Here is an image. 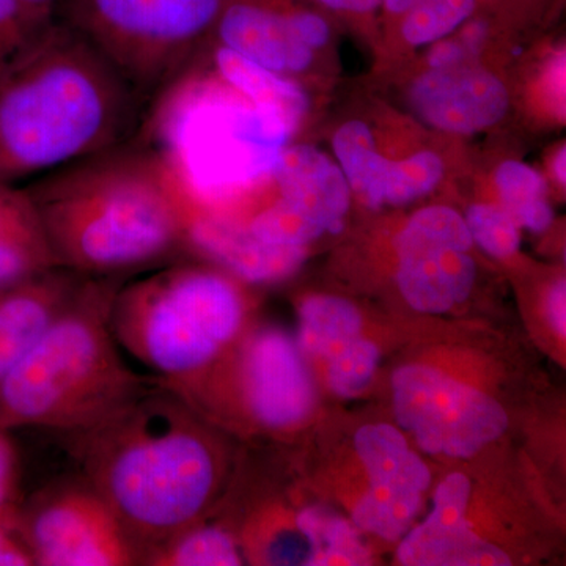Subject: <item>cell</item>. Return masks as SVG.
Returning <instances> with one entry per match:
<instances>
[{
  "mask_svg": "<svg viewBox=\"0 0 566 566\" xmlns=\"http://www.w3.org/2000/svg\"><path fill=\"white\" fill-rule=\"evenodd\" d=\"M55 262L84 277H126L180 255L197 197L166 153L125 140L25 186Z\"/></svg>",
  "mask_w": 566,
  "mask_h": 566,
  "instance_id": "1",
  "label": "cell"
},
{
  "mask_svg": "<svg viewBox=\"0 0 566 566\" xmlns=\"http://www.w3.org/2000/svg\"><path fill=\"white\" fill-rule=\"evenodd\" d=\"M66 436L80 475L122 521L142 556L210 512L222 450L210 424L153 381L120 408Z\"/></svg>",
  "mask_w": 566,
  "mask_h": 566,
  "instance_id": "2",
  "label": "cell"
},
{
  "mask_svg": "<svg viewBox=\"0 0 566 566\" xmlns=\"http://www.w3.org/2000/svg\"><path fill=\"white\" fill-rule=\"evenodd\" d=\"M142 98L54 17L0 73V180L39 178L128 140Z\"/></svg>",
  "mask_w": 566,
  "mask_h": 566,
  "instance_id": "3",
  "label": "cell"
},
{
  "mask_svg": "<svg viewBox=\"0 0 566 566\" xmlns=\"http://www.w3.org/2000/svg\"><path fill=\"white\" fill-rule=\"evenodd\" d=\"M125 277H84L31 352L0 382V427L70 434L91 428L155 378L136 374L111 327Z\"/></svg>",
  "mask_w": 566,
  "mask_h": 566,
  "instance_id": "4",
  "label": "cell"
},
{
  "mask_svg": "<svg viewBox=\"0 0 566 566\" xmlns=\"http://www.w3.org/2000/svg\"><path fill=\"white\" fill-rule=\"evenodd\" d=\"M234 279L181 262L123 283L112 304V334L159 385L181 389L244 334L249 303Z\"/></svg>",
  "mask_w": 566,
  "mask_h": 566,
  "instance_id": "5",
  "label": "cell"
},
{
  "mask_svg": "<svg viewBox=\"0 0 566 566\" xmlns=\"http://www.w3.org/2000/svg\"><path fill=\"white\" fill-rule=\"evenodd\" d=\"M226 0H57L55 20L88 41L142 96L181 80Z\"/></svg>",
  "mask_w": 566,
  "mask_h": 566,
  "instance_id": "6",
  "label": "cell"
},
{
  "mask_svg": "<svg viewBox=\"0 0 566 566\" xmlns=\"http://www.w3.org/2000/svg\"><path fill=\"white\" fill-rule=\"evenodd\" d=\"M234 345L238 349L232 357L227 352L202 376L174 392L199 415L232 400L248 423L271 433L292 430L307 420L316 392L296 342L266 327L241 335Z\"/></svg>",
  "mask_w": 566,
  "mask_h": 566,
  "instance_id": "7",
  "label": "cell"
},
{
  "mask_svg": "<svg viewBox=\"0 0 566 566\" xmlns=\"http://www.w3.org/2000/svg\"><path fill=\"white\" fill-rule=\"evenodd\" d=\"M18 526L35 566L140 565L122 521L81 475L22 499Z\"/></svg>",
  "mask_w": 566,
  "mask_h": 566,
  "instance_id": "8",
  "label": "cell"
},
{
  "mask_svg": "<svg viewBox=\"0 0 566 566\" xmlns=\"http://www.w3.org/2000/svg\"><path fill=\"white\" fill-rule=\"evenodd\" d=\"M392 387L398 423L433 455L474 457L509 427L494 398L427 365L398 368Z\"/></svg>",
  "mask_w": 566,
  "mask_h": 566,
  "instance_id": "9",
  "label": "cell"
},
{
  "mask_svg": "<svg viewBox=\"0 0 566 566\" xmlns=\"http://www.w3.org/2000/svg\"><path fill=\"white\" fill-rule=\"evenodd\" d=\"M281 199L248 223L268 243L305 248L322 234L340 233L352 202L344 172L308 145L282 148L273 169Z\"/></svg>",
  "mask_w": 566,
  "mask_h": 566,
  "instance_id": "10",
  "label": "cell"
},
{
  "mask_svg": "<svg viewBox=\"0 0 566 566\" xmlns=\"http://www.w3.org/2000/svg\"><path fill=\"white\" fill-rule=\"evenodd\" d=\"M472 237L452 208H424L412 216L397 241V281L406 303L423 314H444L474 289Z\"/></svg>",
  "mask_w": 566,
  "mask_h": 566,
  "instance_id": "11",
  "label": "cell"
},
{
  "mask_svg": "<svg viewBox=\"0 0 566 566\" xmlns=\"http://www.w3.org/2000/svg\"><path fill=\"white\" fill-rule=\"evenodd\" d=\"M185 249L251 285L283 281L307 256V248L268 243L245 223L207 211L197 200L186 222Z\"/></svg>",
  "mask_w": 566,
  "mask_h": 566,
  "instance_id": "12",
  "label": "cell"
},
{
  "mask_svg": "<svg viewBox=\"0 0 566 566\" xmlns=\"http://www.w3.org/2000/svg\"><path fill=\"white\" fill-rule=\"evenodd\" d=\"M409 98L424 123L457 134L490 128L504 118L510 106L502 81L472 65L431 69L412 85Z\"/></svg>",
  "mask_w": 566,
  "mask_h": 566,
  "instance_id": "13",
  "label": "cell"
},
{
  "mask_svg": "<svg viewBox=\"0 0 566 566\" xmlns=\"http://www.w3.org/2000/svg\"><path fill=\"white\" fill-rule=\"evenodd\" d=\"M471 482L463 474L442 480L434 494L433 512L409 532L398 549V562L409 566H505L504 551L490 545L465 521Z\"/></svg>",
  "mask_w": 566,
  "mask_h": 566,
  "instance_id": "14",
  "label": "cell"
},
{
  "mask_svg": "<svg viewBox=\"0 0 566 566\" xmlns=\"http://www.w3.org/2000/svg\"><path fill=\"white\" fill-rule=\"evenodd\" d=\"M273 0H226L216 22L218 43L274 73H303L314 51L294 31L292 13Z\"/></svg>",
  "mask_w": 566,
  "mask_h": 566,
  "instance_id": "15",
  "label": "cell"
},
{
  "mask_svg": "<svg viewBox=\"0 0 566 566\" xmlns=\"http://www.w3.org/2000/svg\"><path fill=\"white\" fill-rule=\"evenodd\" d=\"M84 275L55 268L0 289V382L57 318Z\"/></svg>",
  "mask_w": 566,
  "mask_h": 566,
  "instance_id": "16",
  "label": "cell"
},
{
  "mask_svg": "<svg viewBox=\"0 0 566 566\" xmlns=\"http://www.w3.org/2000/svg\"><path fill=\"white\" fill-rule=\"evenodd\" d=\"M59 268L35 203L17 182L0 180V289Z\"/></svg>",
  "mask_w": 566,
  "mask_h": 566,
  "instance_id": "17",
  "label": "cell"
},
{
  "mask_svg": "<svg viewBox=\"0 0 566 566\" xmlns=\"http://www.w3.org/2000/svg\"><path fill=\"white\" fill-rule=\"evenodd\" d=\"M357 455L370 476L365 497L381 502H422L431 483L427 464L390 424H367L356 434Z\"/></svg>",
  "mask_w": 566,
  "mask_h": 566,
  "instance_id": "18",
  "label": "cell"
},
{
  "mask_svg": "<svg viewBox=\"0 0 566 566\" xmlns=\"http://www.w3.org/2000/svg\"><path fill=\"white\" fill-rule=\"evenodd\" d=\"M214 63L222 80L251 99L255 109L281 122L290 134L294 133L308 107L307 96L296 82L263 69L221 44L216 48Z\"/></svg>",
  "mask_w": 566,
  "mask_h": 566,
  "instance_id": "19",
  "label": "cell"
},
{
  "mask_svg": "<svg viewBox=\"0 0 566 566\" xmlns=\"http://www.w3.org/2000/svg\"><path fill=\"white\" fill-rule=\"evenodd\" d=\"M232 532L210 523L207 513L142 556L147 566H238L243 564Z\"/></svg>",
  "mask_w": 566,
  "mask_h": 566,
  "instance_id": "20",
  "label": "cell"
},
{
  "mask_svg": "<svg viewBox=\"0 0 566 566\" xmlns=\"http://www.w3.org/2000/svg\"><path fill=\"white\" fill-rule=\"evenodd\" d=\"M363 318L352 303L335 296H312L300 307L297 346L312 357L333 359L360 338Z\"/></svg>",
  "mask_w": 566,
  "mask_h": 566,
  "instance_id": "21",
  "label": "cell"
},
{
  "mask_svg": "<svg viewBox=\"0 0 566 566\" xmlns=\"http://www.w3.org/2000/svg\"><path fill=\"white\" fill-rule=\"evenodd\" d=\"M333 147L349 189L368 207H381L389 159L376 150L371 129L363 122L345 123L335 133Z\"/></svg>",
  "mask_w": 566,
  "mask_h": 566,
  "instance_id": "22",
  "label": "cell"
},
{
  "mask_svg": "<svg viewBox=\"0 0 566 566\" xmlns=\"http://www.w3.org/2000/svg\"><path fill=\"white\" fill-rule=\"evenodd\" d=\"M296 528L307 542V565H370L371 556L359 534L342 517L318 509H305L296 516Z\"/></svg>",
  "mask_w": 566,
  "mask_h": 566,
  "instance_id": "23",
  "label": "cell"
},
{
  "mask_svg": "<svg viewBox=\"0 0 566 566\" xmlns=\"http://www.w3.org/2000/svg\"><path fill=\"white\" fill-rule=\"evenodd\" d=\"M495 186L517 226L535 233L549 229L554 214L546 199V182L532 167L517 161L501 164L495 172Z\"/></svg>",
  "mask_w": 566,
  "mask_h": 566,
  "instance_id": "24",
  "label": "cell"
},
{
  "mask_svg": "<svg viewBox=\"0 0 566 566\" xmlns=\"http://www.w3.org/2000/svg\"><path fill=\"white\" fill-rule=\"evenodd\" d=\"M479 0H416L401 18V35L412 46L438 43L474 14Z\"/></svg>",
  "mask_w": 566,
  "mask_h": 566,
  "instance_id": "25",
  "label": "cell"
},
{
  "mask_svg": "<svg viewBox=\"0 0 566 566\" xmlns=\"http://www.w3.org/2000/svg\"><path fill=\"white\" fill-rule=\"evenodd\" d=\"M444 177V163L433 151H420L405 161H389L382 182V203L401 207L433 191Z\"/></svg>",
  "mask_w": 566,
  "mask_h": 566,
  "instance_id": "26",
  "label": "cell"
},
{
  "mask_svg": "<svg viewBox=\"0 0 566 566\" xmlns=\"http://www.w3.org/2000/svg\"><path fill=\"white\" fill-rule=\"evenodd\" d=\"M52 21L54 11L36 9L24 0H0V73L31 46Z\"/></svg>",
  "mask_w": 566,
  "mask_h": 566,
  "instance_id": "27",
  "label": "cell"
},
{
  "mask_svg": "<svg viewBox=\"0 0 566 566\" xmlns=\"http://www.w3.org/2000/svg\"><path fill=\"white\" fill-rule=\"evenodd\" d=\"M464 221L472 241L495 259L512 256L520 249V226L504 207L472 205Z\"/></svg>",
  "mask_w": 566,
  "mask_h": 566,
  "instance_id": "28",
  "label": "cell"
},
{
  "mask_svg": "<svg viewBox=\"0 0 566 566\" xmlns=\"http://www.w3.org/2000/svg\"><path fill=\"white\" fill-rule=\"evenodd\" d=\"M379 360L378 346L357 338L329 359L327 381L338 397L353 398L363 394L374 378Z\"/></svg>",
  "mask_w": 566,
  "mask_h": 566,
  "instance_id": "29",
  "label": "cell"
},
{
  "mask_svg": "<svg viewBox=\"0 0 566 566\" xmlns=\"http://www.w3.org/2000/svg\"><path fill=\"white\" fill-rule=\"evenodd\" d=\"M22 499L20 453L11 431L0 427V521L17 517Z\"/></svg>",
  "mask_w": 566,
  "mask_h": 566,
  "instance_id": "30",
  "label": "cell"
},
{
  "mask_svg": "<svg viewBox=\"0 0 566 566\" xmlns=\"http://www.w3.org/2000/svg\"><path fill=\"white\" fill-rule=\"evenodd\" d=\"M486 39V24L482 21L465 25L455 39L438 41L430 55L431 69H452L472 65V59L482 50Z\"/></svg>",
  "mask_w": 566,
  "mask_h": 566,
  "instance_id": "31",
  "label": "cell"
},
{
  "mask_svg": "<svg viewBox=\"0 0 566 566\" xmlns=\"http://www.w3.org/2000/svg\"><path fill=\"white\" fill-rule=\"evenodd\" d=\"M0 566H35L18 526V516L0 521Z\"/></svg>",
  "mask_w": 566,
  "mask_h": 566,
  "instance_id": "32",
  "label": "cell"
},
{
  "mask_svg": "<svg viewBox=\"0 0 566 566\" xmlns=\"http://www.w3.org/2000/svg\"><path fill=\"white\" fill-rule=\"evenodd\" d=\"M292 22L294 31L312 51L319 50L329 41V24L315 11L294 9Z\"/></svg>",
  "mask_w": 566,
  "mask_h": 566,
  "instance_id": "33",
  "label": "cell"
},
{
  "mask_svg": "<svg viewBox=\"0 0 566 566\" xmlns=\"http://www.w3.org/2000/svg\"><path fill=\"white\" fill-rule=\"evenodd\" d=\"M547 316L551 326L560 337L566 334V289L565 282H557L547 296Z\"/></svg>",
  "mask_w": 566,
  "mask_h": 566,
  "instance_id": "34",
  "label": "cell"
},
{
  "mask_svg": "<svg viewBox=\"0 0 566 566\" xmlns=\"http://www.w3.org/2000/svg\"><path fill=\"white\" fill-rule=\"evenodd\" d=\"M318 2L338 13L359 14V17L375 13L379 7H382V0H318Z\"/></svg>",
  "mask_w": 566,
  "mask_h": 566,
  "instance_id": "35",
  "label": "cell"
},
{
  "mask_svg": "<svg viewBox=\"0 0 566 566\" xmlns=\"http://www.w3.org/2000/svg\"><path fill=\"white\" fill-rule=\"evenodd\" d=\"M416 0H382L386 13L394 18H403Z\"/></svg>",
  "mask_w": 566,
  "mask_h": 566,
  "instance_id": "36",
  "label": "cell"
},
{
  "mask_svg": "<svg viewBox=\"0 0 566 566\" xmlns=\"http://www.w3.org/2000/svg\"><path fill=\"white\" fill-rule=\"evenodd\" d=\"M565 148H562L560 151H558L556 163H554V172H556L557 180L560 182H564L565 185Z\"/></svg>",
  "mask_w": 566,
  "mask_h": 566,
  "instance_id": "37",
  "label": "cell"
},
{
  "mask_svg": "<svg viewBox=\"0 0 566 566\" xmlns=\"http://www.w3.org/2000/svg\"><path fill=\"white\" fill-rule=\"evenodd\" d=\"M29 6L36 7V9L54 11L55 3L57 0H24Z\"/></svg>",
  "mask_w": 566,
  "mask_h": 566,
  "instance_id": "38",
  "label": "cell"
}]
</instances>
